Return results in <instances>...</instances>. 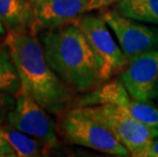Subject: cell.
<instances>
[{"label":"cell","instance_id":"4fadbf2b","mask_svg":"<svg viewBox=\"0 0 158 157\" xmlns=\"http://www.w3.org/2000/svg\"><path fill=\"white\" fill-rule=\"evenodd\" d=\"M113 9L126 18L158 25V0H120Z\"/></svg>","mask_w":158,"mask_h":157},{"label":"cell","instance_id":"7a4b0ae2","mask_svg":"<svg viewBox=\"0 0 158 157\" xmlns=\"http://www.w3.org/2000/svg\"><path fill=\"white\" fill-rule=\"evenodd\" d=\"M4 44L21 80V92L50 114L62 115L68 111L75 94L49 65L40 39L31 31L8 32Z\"/></svg>","mask_w":158,"mask_h":157},{"label":"cell","instance_id":"5bb4252c","mask_svg":"<svg viewBox=\"0 0 158 157\" xmlns=\"http://www.w3.org/2000/svg\"><path fill=\"white\" fill-rule=\"evenodd\" d=\"M0 90L15 96L21 92V80L5 44L0 46Z\"/></svg>","mask_w":158,"mask_h":157},{"label":"cell","instance_id":"52a82bcc","mask_svg":"<svg viewBox=\"0 0 158 157\" xmlns=\"http://www.w3.org/2000/svg\"><path fill=\"white\" fill-rule=\"evenodd\" d=\"M16 96L15 106L8 113L5 123L42 140L52 148L58 147L56 126L50 113L25 93L19 92Z\"/></svg>","mask_w":158,"mask_h":157},{"label":"cell","instance_id":"ba28073f","mask_svg":"<svg viewBox=\"0 0 158 157\" xmlns=\"http://www.w3.org/2000/svg\"><path fill=\"white\" fill-rule=\"evenodd\" d=\"M93 49L108 66L112 75L120 73L129 63L123 49L113 38L103 16L85 14L76 22Z\"/></svg>","mask_w":158,"mask_h":157},{"label":"cell","instance_id":"3957f363","mask_svg":"<svg viewBox=\"0 0 158 157\" xmlns=\"http://www.w3.org/2000/svg\"><path fill=\"white\" fill-rule=\"evenodd\" d=\"M60 131L68 143L107 155L127 157L130 152L105 126L93 118L83 106H76L62 114Z\"/></svg>","mask_w":158,"mask_h":157},{"label":"cell","instance_id":"7c38bea8","mask_svg":"<svg viewBox=\"0 0 158 157\" xmlns=\"http://www.w3.org/2000/svg\"><path fill=\"white\" fill-rule=\"evenodd\" d=\"M0 132L19 157L46 156L52 149L44 141L19 131L7 123L0 126Z\"/></svg>","mask_w":158,"mask_h":157},{"label":"cell","instance_id":"44dd1931","mask_svg":"<svg viewBox=\"0 0 158 157\" xmlns=\"http://www.w3.org/2000/svg\"><path fill=\"white\" fill-rule=\"evenodd\" d=\"M33 1H34V0H32V2H33Z\"/></svg>","mask_w":158,"mask_h":157},{"label":"cell","instance_id":"2e32d148","mask_svg":"<svg viewBox=\"0 0 158 157\" xmlns=\"http://www.w3.org/2000/svg\"><path fill=\"white\" fill-rule=\"evenodd\" d=\"M18 154L0 132V157H16Z\"/></svg>","mask_w":158,"mask_h":157},{"label":"cell","instance_id":"ffe728a7","mask_svg":"<svg viewBox=\"0 0 158 157\" xmlns=\"http://www.w3.org/2000/svg\"><path fill=\"white\" fill-rule=\"evenodd\" d=\"M6 31H7V30H6L5 26L3 25L2 21L0 19V38H1V37H4V36H5Z\"/></svg>","mask_w":158,"mask_h":157},{"label":"cell","instance_id":"9c48e42d","mask_svg":"<svg viewBox=\"0 0 158 157\" xmlns=\"http://www.w3.org/2000/svg\"><path fill=\"white\" fill-rule=\"evenodd\" d=\"M118 79L133 98L149 102L158 80V49L143 53L129 61Z\"/></svg>","mask_w":158,"mask_h":157},{"label":"cell","instance_id":"ac0fdd59","mask_svg":"<svg viewBox=\"0 0 158 157\" xmlns=\"http://www.w3.org/2000/svg\"><path fill=\"white\" fill-rule=\"evenodd\" d=\"M138 157H158V138L154 139Z\"/></svg>","mask_w":158,"mask_h":157},{"label":"cell","instance_id":"8992f818","mask_svg":"<svg viewBox=\"0 0 158 157\" xmlns=\"http://www.w3.org/2000/svg\"><path fill=\"white\" fill-rule=\"evenodd\" d=\"M101 15L129 61L143 53L158 49V25L126 18L114 9H106Z\"/></svg>","mask_w":158,"mask_h":157},{"label":"cell","instance_id":"8fae6325","mask_svg":"<svg viewBox=\"0 0 158 157\" xmlns=\"http://www.w3.org/2000/svg\"><path fill=\"white\" fill-rule=\"evenodd\" d=\"M0 19L8 32L30 31L34 25L32 0H0Z\"/></svg>","mask_w":158,"mask_h":157},{"label":"cell","instance_id":"d6986e66","mask_svg":"<svg viewBox=\"0 0 158 157\" xmlns=\"http://www.w3.org/2000/svg\"><path fill=\"white\" fill-rule=\"evenodd\" d=\"M156 99H158V80L155 84V87L153 89L152 95H151V100H156Z\"/></svg>","mask_w":158,"mask_h":157},{"label":"cell","instance_id":"277c9868","mask_svg":"<svg viewBox=\"0 0 158 157\" xmlns=\"http://www.w3.org/2000/svg\"><path fill=\"white\" fill-rule=\"evenodd\" d=\"M83 107L111 132L127 149L131 156L138 157L154 139L158 138V129L141 122L116 105L101 104Z\"/></svg>","mask_w":158,"mask_h":157},{"label":"cell","instance_id":"5b68a950","mask_svg":"<svg viewBox=\"0 0 158 157\" xmlns=\"http://www.w3.org/2000/svg\"><path fill=\"white\" fill-rule=\"evenodd\" d=\"M112 104L126 110L141 122L158 129V107L133 98L120 80L105 82L98 88L90 90L76 100L77 106Z\"/></svg>","mask_w":158,"mask_h":157},{"label":"cell","instance_id":"9a60e30c","mask_svg":"<svg viewBox=\"0 0 158 157\" xmlns=\"http://www.w3.org/2000/svg\"><path fill=\"white\" fill-rule=\"evenodd\" d=\"M16 99L15 95L0 90V126L6 122L8 113L15 108Z\"/></svg>","mask_w":158,"mask_h":157},{"label":"cell","instance_id":"e0dca14e","mask_svg":"<svg viewBox=\"0 0 158 157\" xmlns=\"http://www.w3.org/2000/svg\"><path fill=\"white\" fill-rule=\"evenodd\" d=\"M120 0H89V11L107 8L111 5H115Z\"/></svg>","mask_w":158,"mask_h":157},{"label":"cell","instance_id":"6da1fadb","mask_svg":"<svg viewBox=\"0 0 158 157\" xmlns=\"http://www.w3.org/2000/svg\"><path fill=\"white\" fill-rule=\"evenodd\" d=\"M40 42L49 65L73 92H88L112 78L76 23L45 30Z\"/></svg>","mask_w":158,"mask_h":157},{"label":"cell","instance_id":"30bf717a","mask_svg":"<svg viewBox=\"0 0 158 157\" xmlns=\"http://www.w3.org/2000/svg\"><path fill=\"white\" fill-rule=\"evenodd\" d=\"M35 30H50L73 24L89 12V0H34Z\"/></svg>","mask_w":158,"mask_h":157}]
</instances>
